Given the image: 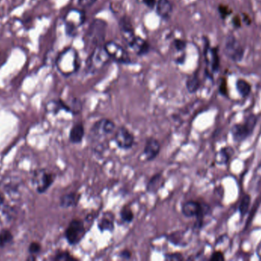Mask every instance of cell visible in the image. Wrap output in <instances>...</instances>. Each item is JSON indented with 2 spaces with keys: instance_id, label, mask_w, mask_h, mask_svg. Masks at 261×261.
<instances>
[{
  "instance_id": "1",
  "label": "cell",
  "mask_w": 261,
  "mask_h": 261,
  "mask_svg": "<svg viewBox=\"0 0 261 261\" xmlns=\"http://www.w3.org/2000/svg\"><path fill=\"white\" fill-rule=\"evenodd\" d=\"M57 70L64 76L72 75L79 69V55L74 48H69L59 54L57 61Z\"/></svg>"
},
{
  "instance_id": "2",
  "label": "cell",
  "mask_w": 261,
  "mask_h": 261,
  "mask_svg": "<svg viewBox=\"0 0 261 261\" xmlns=\"http://www.w3.org/2000/svg\"><path fill=\"white\" fill-rule=\"evenodd\" d=\"M110 58L104 48V44L95 47L87 58L86 70L89 74H96L106 65Z\"/></svg>"
},
{
  "instance_id": "3",
  "label": "cell",
  "mask_w": 261,
  "mask_h": 261,
  "mask_svg": "<svg viewBox=\"0 0 261 261\" xmlns=\"http://www.w3.org/2000/svg\"><path fill=\"white\" fill-rule=\"evenodd\" d=\"M209 211H210V209L207 205L193 200H189L184 202L181 207V212L184 217L187 218V219L196 218L197 227L199 229L202 226L203 218L206 215H208Z\"/></svg>"
},
{
  "instance_id": "4",
  "label": "cell",
  "mask_w": 261,
  "mask_h": 261,
  "mask_svg": "<svg viewBox=\"0 0 261 261\" xmlns=\"http://www.w3.org/2000/svg\"><path fill=\"white\" fill-rule=\"evenodd\" d=\"M87 231L81 219H74L70 221L64 232V237L68 245L75 246L84 239Z\"/></svg>"
},
{
  "instance_id": "5",
  "label": "cell",
  "mask_w": 261,
  "mask_h": 261,
  "mask_svg": "<svg viewBox=\"0 0 261 261\" xmlns=\"http://www.w3.org/2000/svg\"><path fill=\"white\" fill-rule=\"evenodd\" d=\"M106 28H107V23L104 20L100 18L93 20L87 30V37H86L88 44L93 45L94 48L104 44Z\"/></svg>"
},
{
  "instance_id": "6",
  "label": "cell",
  "mask_w": 261,
  "mask_h": 261,
  "mask_svg": "<svg viewBox=\"0 0 261 261\" xmlns=\"http://www.w3.org/2000/svg\"><path fill=\"white\" fill-rule=\"evenodd\" d=\"M204 54L205 61H206V72L208 76L212 78V74L219 71L220 67V57H219V48L217 47H211L209 38H204Z\"/></svg>"
},
{
  "instance_id": "7",
  "label": "cell",
  "mask_w": 261,
  "mask_h": 261,
  "mask_svg": "<svg viewBox=\"0 0 261 261\" xmlns=\"http://www.w3.org/2000/svg\"><path fill=\"white\" fill-rule=\"evenodd\" d=\"M224 53L231 61L239 63L243 60L245 50L242 43L235 38V35L230 34L225 38Z\"/></svg>"
},
{
  "instance_id": "8",
  "label": "cell",
  "mask_w": 261,
  "mask_h": 261,
  "mask_svg": "<svg viewBox=\"0 0 261 261\" xmlns=\"http://www.w3.org/2000/svg\"><path fill=\"white\" fill-rule=\"evenodd\" d=\"M86 15L83 11L80 9H71L67 14L64 20L66 32L70 36L77 35V30L85 22Z\"/></svg>"
},
{
  "instance_id": "9",
  "label": "cell",
  "mask_w": 261,
  "mask_h": 261,
  "mask_svg": "<svg viewBox=\"0 0 261 261\" xmlns=\"http://www.w3.org/2000/svg\"><path fill=\"white\" fill-rule=\"evenodd\" d=\"M113 141L120 150H129L134 146L135 137L127 127L121 126L113 133Z\"/></svg>"
},
{
  "instance_id": "10",
  "label": "cell",
  "mask_w": 261,
  "mask_h": 261,
  "mask_svg": "<svg viewBox=\"0 0 261 261\" xmlns=\"http://www.w3.org/2000/svg\"><path fill=\"white\" fill-rule=\"evenodd\" d=\"M257 121V117L255 115H251L245 120V123L234 125L232 128V134L235 141H243L248 138L253 132Z\"/></svg>"
},
{
  "instance_id": "11",
  "label": "cell",
  "mask_w": 261,
  "mask_h": 261,
  "mask_svg": "<svg viewBox=\"0 0 261 261\" xmlns=\"http://www.w3.org/2000/svg\"><path fill=\"white\" fill-rule=\"evenodd\" d=\"M104 48L110 59L119 64H129L131 63L129 53L121 44L113 41H106L104 43Z\"/></svg>"
},
{
  "instance_id": "12",
  "label": "cell",
  "mask_w": 261,
  "mask_h": 261,
  "mask_svg": "<svg viewBox=\"0 0 261 261\" xmlns=\"http://www.w3.org/2000/svg\"><path fill=\"white\" fill-rule=\"evenodd\" d=\"M116 130V124L110 119L103 118L97 120L91 128V133L95 137L103 138L113 134Z\"/></svg>"
},
{
  "instance_id": "13",
  "label": "cell",
  "mask_w": 261,
  "mask_h": 261,
  "mask_svg": "<svg viewBox=\"0 0 261 261\" xmlns=\"http://www.w3.org/2000/svg\"><path fill=\"white\" fill-rule=\"evenodd\" d=\"M37 192L40 194H43L50 189L55 181V174L49 173L46 170H40L37 172L34 176Z\"/></svg>"
},
{
  "instance_id": "14",
  "label": "cell",
  "mask_w": 261,
  "mask_h": 261,
  "mask_svg": "<svg viewBox=\"0 0 261 261\" xmlns=\"http://www.w3.org/2000/svg\"><path fill=\"white\" fill-rule=\"evenodd\" d=\"M119 26H120V32H121L123 40L126 41L128 45H129L136 38L134 28H133L130 18L126 15L122 17L119 21Z\"/></svg>"
},
{
  "instance_id": "15",
  "label": "cell",
  "mask_w": 261,
  "mask_h": 261,
  "mask_svg": "<svg viewBox=\"0 0 261 261\" xmlns=\"http://www.w3.org/2000/svg\"><path fill=\"white\" fill-rule=\"evenodd\" d=\"M160 149L161 145L157 139L153 137L147 139L143 150V155L145 160L148 162L153 161L160 154Z\"/></svg>"
},
{
  "instance_id": "16",
  "label": "cell",
  "mask_w": 261,
  "mask_h": 261,
  "mask_svg": "<svg viewBox=\"0 0 261 261\" xmlns=\"http://www.w3.org/2000/svg\"><path fill=\"white\" fill-rule=\"evenodd\" d=\"M115 215L111 212H106L103 213L101 217L97 222V228L101 233L112 232L115 230Z\"/></svg>"
},
{
  "instance_id": "17",
  "label": "cell",
  "mask_w": 261,
  "mask_h": 261,
  "mask_svg": "<svg viewBox=\"0 0 261 261\" xmlns=\"http://www.w3.org/2000/svg\"><path fill=\"white\" fill-rule=\"evenodd\" d=\"M85 136V127L82 122H77L73 125L69 133V140L73 144H80Z\"/></svg>"
},
{
  "instance_id": "18",
  "label": "cell",
  "mask_w": 261,
  "mask_h": 261,
  "mask_svg": "<svg viewBox=\"0 0 261 261\" xmlns=\"http://www.w3.org/2000/svg\"><path fill=\"white\" fill-rule=\"evenodd\" d=\"M165 179L163 177V173H156L152 176L146 185V190L151 194H156L157 192L160 190L164 186Z\"/></svg>"
},
{
  "instance_id": "19",
  "label": "cell",
  "mask_w": 261,
  "mask_h": 261,
  "mask_svg": "<svg viewBox=\"0 0 261 261\" xmlns=\"http://www.w3.org/2000/svg\"><path fill=\"white\" fill-rule=\"evenodd\" d=\"M155 9L159 17L163 19L167 20L173 13V4L170 0H157Z\"/></svg>"
},
{
  "instance_id": "20",
  "label": "cell",
  "mask_w": 261,
  "mask_h": 261,
  "mask_svg": "<svg viewBox=\"0 0 261 261\" xmlns=\"http://www.w3.org/2000/svg\"><path fill=\"white\" fill-rule=\"evenodd\" d=\"M138 56H144L148 54L150 51V45L146 40L143 39L139 36H136L134 41L129 45Z\"/></svg>"
},
{
  "instance_id": "21",
  "label": "cell",
  "mask_w": 261,
  "mask_h": 261,
  "mask_svg": "<svg viewBox=\"0 0 261 261\" xmlns=\"http://www.w3.org/2000/svg\"><path fill=\"white\" fill-rule=\"evenodd\" d=\"M81 195L76 192H69L60 198V206L63 209L77 207L80 202Z\"/></svg>"
},
{
  "instance_id": "22",
  "label": "cell",
  "mask_w": 261,
  "mask_h": 261,
  "mask_svg": "<svg viewBox=\"0 0 261 261\" xmlns=\"http://www.w3.org/2000/svg\"><path fill=\"white\" fill-rule=\"evenodd\" d=\"M201 81L198 74L190 76L186 81V87L189 94H195L200 88Z\"/></svg>"
},
{
  "instance_id": "23",
  "label": "cell",
  "mask_w": 261,
  "mask_h": 261,
  "mask_svg": "<svg viewBox=\"0 0 261 261\" xmlns=\"http://www.w3.org/2000/svg\"><path fill=\"white\" fill-rule=\"evenodd\" d=\"M233 154V148H232L231 146L225 147V148L222 149L216 156V162L219 165L226 164Z\"/></svg>"
},
{
  "instance_id": "24",
  "label": "cell",
  "mask_w": 261,
  "mask_h": 261,
  "mask_svg": "<svg viewBox=\"0 0 261 261\" xmlns=\"http://www.w3.org/2000/svg\"><path fill=\"white\" fill-rule=\"evenodd\" d=\"M237 90L242 97H248L252 92V85L245 79L239 78L236 82Z\"/></svg>"
},
{
  "instance_id": "25",
  "label": "cell",
  "mask_w": 261,
  "mask_h": 261,
  "mask_svg": "<svg viewBox=\"0 0 261 261\" xmlns=\"http://www.w3.org/2000/svg\"><path fill=\"white\" fill-rule=\"evenodd\" d=\"M120 218L127 224L131 223L134 219V214L130 206H124L120 212Z\"/></svg>"
},
{
  "instance_id": "26",
  "label": "cell",
  "mask_w": 261,
  "mask_h": 261,
  "mask_svg": "<svg viewBox=\"0 0 261 261\" xmlns=\"http://www.w3.org/2000/svg\"><path fill=\"white\" fill-rule=\"evenodd\" d=\"M13 241V235L10 231L4 229L0 232V249L8 246Z\"/></svg>"
},
{
  "instance_id": "27",
  "label": "cell",
  "mask_w": 261,
  "mask_h": 261,
  "mask_svg": "<svg viewBox=\"0 0 261 261\" xmlns=\"http://www.w3.org/2000/svg\"><path fill=\"white\" fill-rule=\"evenodd\" d=\"M54 261H78L77 258L73 256L70 252H58L55 255H54L53 259Z\"/></svg>"
},
{
  "instance_id": "28",
  "label": "cell",
  "mask_w": 261,
  "mask_h": 261,
  "mask_svg": "<svg viewBox=\"0 0 261 261\" xmlns=\"http://www.w3.org/2000/svg\"><path fill=\"white\" fill-rule=\"evenodd\" d=\"M251 205V196L249 195H245L242 198V202H241L240 206H239V212H240L242 216H245L248 213L249 206Z\"/></svg>"
},
{
  "instance_id": "29",
  "label": "cell",
  "mask_w": 261,
  "mask_h": 261,
  "mask_svg": "<svg viewBox=\"0 0 261 261\" xmlns=\"http://www.w3.org/2000/svg\"><path fill=\"white\" fill-rule=\"evenodd\" d=\"M218 12H219V16L221 17V18H222V20H225L228 17L232 15V12H233V10L228 5L220 4V5L218 6Z\"/></svg>"
},
{
  "instance_id": "30",
  "label": "cell",
  "mask_w": 261,
  "mask_h": 261,
  "mask_svg": "<svg viewBox=\"0 0 261 261\" xmlns=\"http://www.w3.org/2000/svg\"><path fill=\"white\" fill-rule=\"evenodd\" d=\"M219 91L220 94L225 97H228L229 95V88H228L227 79L225 77H222L219 84Z\"/></svg>"
},
{
  "instance_id": "31",
  "label": "cell",
  "mask_w": 261,
  "mask_h": 261,
  "mask_svg": "<svg viewBox=\"0 0 261 261\" xmlns=\"http://www.w3.org/2000/svg\"><path fill=\"white\" fill-rule=\"evenodd\" d=\"M164 259L166 261H181L185 259L183 254L179 252H174V253L165 254Z\"/></svg>"
},
{
  "instance_id": "32",
  "label": "cell",
  "mask_w": 261,
  "mask_h": 261,
  "mask_svg": "<svg viewBox=\"0 0 261 261\" xmlns=\"http://www.w3.org/2000/svg\"><path fill=\"white\" fill-rule=\"evenodd\" d=\"M41 245L38 242H32L28 247V252L31 254V256L38 255L41 252Z\"/></svg>"
},
{
  "instance_id": "33",
  "label": "cell",
  "mask_w": 261,
  "mask_h": 261,
  "mask_svg": "<svg viewBox=\"0 0 261 261\" xmlns=\"http://www.w3.org/2000/svg\"><path fill=\"white\" fill-rule=\"evenodd\" d=\"M173 44L175 49L179 51V52L184 51V50L186 49V42L184 40L177 38V39H175L174 41H173Z\"/></svg>"
},
{
  "instance_id": "34",
  "label": "cell",
  "mask_w": 261,
  "mask_h": 261,
  "mask_svg": "<svg viewBox=\"0 0 261 261\" xmlns=\"http://www.w3.org/2000/svg\"><path fill=\"white\" fill-rule=\"evenodd\" d=\"M242 22H243V21H242V18H241L240 15H235V16L232 18V25H233L235 29H239V28H242Z\"/></svg>"
},
{
  "instance_id": "35",
  "label": "cell",
  "mask_w": 261,
  "mask_h": 261,
  "mask_svg": "<svg viewBox=\"0 0 261 261\" xmlns=\"http://www.w3.org/2000/svg\"><path fill=\"white\" fill-rule=\"evenodd\" d=\"M119 257L120 259L125 260V261H129L130 258H132V253L128 249H124L119 254Z\"/></svg>"
},
{
  "instance_id": "36",
  "label": "cell",
  "mask_w": 261,
  "mask_h": 261,
  "mask_svg": "<svg viewBox=\"0 0 261 261\" xmlns=\"http://www.w3.org/2000/svg\"><path fill=\"white\" fill-rule=\"evenodd\" d=\"M225 256L224 254L220 251H216L214 253L212 254L210 258L211 261H225Z\"/></svg>"
},
{
  "instance_id": "37",
  "label": "cell",
  "mask_w": 261,
  "mask_h": 261,
  "mask_svg": "<svg viewBox=\"0 0 261 261\" xmlns=\"http://www.w3.org/2000/svg\"><path fill=\"white\" fill-rule=\"evenodd\" d=\"M97 0H78V5L82 8H90Z\"/></svg>"
},
{
  "instance_id": "38",
  "label": "cell",
  "mask_w": 261,
  "mask_h": 261,
  "mask_svg": "<svg viewBox=\"0 0 261 261\" xmlns=\"http://www.w3.org/2000/svg\"><path fill=\"white\" fill-rule=\"evenodd\" d=\"M157 0H142V2L150 9H154Z\"/></svg>"
},
{
  "instance_id": "39",
  "label": "cell",
  "mask_w": 261,
  "mask_h": 261,
  "mask_svg": "<svg viewBox=\"0 0 261 261\" xmlns=\"http://www.w3.org/2000/svg\"><path fill=\"white\" fill-rule=\"evenodd\" d=\"M242 21H243L244 23H245V25H248V26H249V25H250L251 24H252V18H251V17L249 16V15H248V14H242Z\"/></svg>"
},
{
  "instance_id": "40",
  "label": "cell",
  "mask_w": 261,
  "mask_h": 261,
  "mask_svg": "<svg viewBox=\"0 0 261 261\" xmlns=\"http://www.w3.org/2000/svg\"><path fill=\"white\" fill-rule=\"evenodd\" d=\"M258 257H259V258L261 259V243L259 244V245H258Z\"/></svg>"
}]
</instances>
